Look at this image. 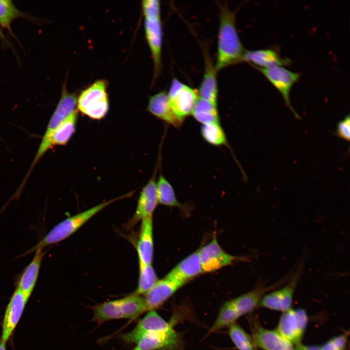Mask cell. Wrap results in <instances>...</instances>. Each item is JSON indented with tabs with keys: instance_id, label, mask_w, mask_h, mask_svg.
Wrapping results in <instances>:
<instances>
[{
	"instance_id": "obj_10",
	"label": "cell",
	"mask_w": 350,
	"mask_h": 350,
	"mask_svg": "<svg viewBox=\"0 0 350 350\" xmlns=\"http://www.w3.org/2000/svg\"><path fill=\"white\" fill-rule=\"evenodd\" d=\"M202 272H211L232 264L238 257L228 254L218 244L216 235L198 251Z\"/></svg>"
},
{
	"instance_id": "obj_36",
	"label": "cell",
	"mask_w": 350,
	"mask_h": 350,
	"mask_svg": "<svg viewBox=\"0 0 350 350\" xmlns=\"http://www.w3.org/2000/svg\"><path fill=\"white\" fill-rule=\"evenodd\" d=\"M295 350H321L320 347L317 346H307L300 343L296 345Z\"/></svg>"
},
{
	"instance_id": "obj_4",
	"label": "cell",
	"mask_w": 350,
	"mask_h": 350,
	"mask_svg": "<svg viewBox=\"0 0 350 350\" xmlns=\"http://www.w3.org/2000/svg\"><path fill=\"white\" fill-rule=\"evenodd\" d=\"M77 96L70 92L66 83L62 86L61 96L48 124L46 131L32 163L36 165L42 156L51 148L50 139L53 131L72 112L77 109Z\"/></svg>"
},
{
	"instance_id": "obj_13",
	"label": "cell",
	"mask_w": 350,
	"mask_h": 350,
	"mask_svg": "<svg viewBox=\"0 0 350 350\" xmlns=\"http://www.w3.org/2000/svg\"><path fill=\"white\" fill-rule=\"evenodd\" d=\"M156 175L152 176L140 193L135 212L130 221L131 225L152 216L158 203Z\"/></svg>"
},
{
	"instance_id": "obj_31",
	"label": "cell",
	"mask_w": 350,
	"mask_h": 350,
	"mask_svg": "<svg viewBox=\"0 0 350 350\" xmlns=\"http://www.w3.org/2000/svg\"><path fill=\"white\" fill-rule=\"evenodd\" d=\"M201 133L204 140L210 144L221 146L227 144L226 135L219 123L202 124Z\"/></svg>"
},
{
	"instance_id": "obj_6",
	"label": "cell",
	"mask_w": 350,
	"mask_h": 350,
	"mask_svg": "<svg viewBox=\"0 0 350 350\" xmlns=\"http://www.w3.org/2000/svg\"><path fill=\"white\" fill-rule=\"evenodd\" d=\"M131 343L136 344L133 350H179L182 346L180 337L174 329L143 332Z\"/></svg>"
},
{
	"instance_id": "obj_8",
	"label": "cell",
	"mask_w": 350,
	"mask_h": 350,
	"mask_svg": "<svg viewBox=\"0 0 350 350\" xmlns=\"http://www.w3.org/2000/svg\"><path fill=\"white\" fill-rule=\"evenodd\" d=\"M274 86L281 94L284 102L295 117L300 119V117L293 107L290 100V90L293 85L299 78L298 73L289 70L282 66H275L268 68L256 67Z\"/></svg>"
},
{
	"instance_id": "obj_1",
	"label": "cell",
	"mask_w": 350,
	"mask_h": 350,
	"mask_svg": "<svg viewBox=\"0 0 350 350\" xmlns=\"http://www.w3.org/2000/svg\"><path fill=\"white\" fill-rule=\"evenodd\" d=\"M217 55L215 68L218 70L243 61L245 52L239 38L235 17L227 5L220 7Z\"/></svg>"
},
{
	"instance_id": "obj_15",
	"label": "cell",
	"mask_w": 350,
	"mask_h": 350,
	"mask_svg": "<svg viewBox=\"0 0 350 350\" xmlns=\"http://www.w3.org/2000/svg\"><path fill=\"white\" fill-rule=\"evenodd\" d=\"M184 284L165 278L158 280L145 295L148 311L158 308Z\"/></svg>"
},
{
	"instance_id": "obj_33",
	"label": "cell",
	"mask_w": 350,
	"mask_h": 350,
	"mask_svg": "<svg viewBox=\"0 0 350 350\" xmlns=\"http://www.w3.org/2000/svg\"><path fill=\"white\" fill-rule=\"evenodd\" d=\"M141 7L144 17L160 18V6L159 0H142Z\"/></svg>"
},
{
	"instance_id": "obj_3",
	"label": "cell",
	"mask_w": 350,
	"mask_h": 350,
	"mask_svg": "<svg viewBox=\"0 0 350 350\" xmlns=\"http://www.w3.org/2000/svg\"><path fill=\"white\" fill-rule=\"evenodd\" d=\"M107 89V82L100 79L82 90L77 98L78 112L95 120L105 118L109 108Z\"/></svg>"
},
{
	"instance_id": "obj_35",
	"label": "cell",
	"mask_w": 350,
	"mask_h": 350,
	"mask_svg": "<svg viewBox=\"0 0 350 350\" xmlns=\"http://www.w3.org/2000/svg\"><path fill=\"white\" fill-rule=\"evenodd\" d=\"M346 334H342L331 339L325 343L321 350H344L347 343Z\"/></svg>"
},
{
	"instance_id": "obj_25",
	"label": "cell",
	"mask_w": 350,
	"mask_h": 350,
	"mask_svg": "<svg viewBox=\"0 0 350 350\" xmlns=\"http://www.w3.org/2000/svg\"><path fill=\"white\" fill-rule=\"evenodd\" d=\"M78 113L77 109L74 110L53 131L50 139L51 148L65 145L68 142L75 133Z\"/></svg>"
},
{
	"instance_id": "obj_7",
	"label": "cell",
	"mask_w": 350,
	"mask_h": 350,
	"mask_svg": "<svg viewBox=\"0 0 350 350\" xmlns=\"http://www.w3.org/2000/svg\"><path fill=\"white\" fill-rule=\"evenodd\" d=\"M302 270L303 264H299L290 277L288 283L282 288L264 295L260 305L271 310L283 312L291 309L294 293Z\"/></svg>"
},
{
	"instance_id": "obj_16",
	"label": "cell",
	"mask_w": 350,
	"mask_h": 350,
	"mask_svg": "<svg viewBox=\"0 0 350 350\" xmlns=\"http://www.w3.org/2000/svg\"><path fill=\"white\" fill-rule=\"evenodd\" d=\"M147 109L149 112L156 117L175 127L178 128L183 122L172 111L167 92L165 91L150 96Z\"/></svg>"
},
{
	"instance_id": "obj_17",
	"label": "cell",
	"mask_w": 350,
	"mask_h": 350,
	"mask_svg": "<svg viewBox=\"0 0 350 350\" xmlns=\"http://www.w3.org/2000/svg\"><path fill=\"white\" fill-rule=\"evenodd\" d=\"M217 70L210 55L205 54V70L202 81L197 91L199 97L217 106L218 87Z\"/></svg>"
},
{
	"instance_id": "obj_37",
	"label": "cell",
	"mask_w": 350,
	"mask_h": 350,
	"mask_svg": "<svg viewBox=\"0 0 350 350\" xmlns=\"http://www.w3.org/2000/svg\"><path fill=\"white\" fill-rule=\"evenodd\" d=\"M0 38L1 40V41L3 42H4V44H7L8 45L9 44L5 35L3 34V33L2 30L0 29Z\"/></svg>"
},
{
	"instance_id": "obj_9",
	"label": "cell",
	"mask_w": 350,
	"mask_h": 350,
	"mask_svg": "<svg viewBox=\"0 0 350 350\" xmlns=\"http://www.w3.org/2000/svg\"><path fill=\"white\" fill-rule=\"evenodd\" d=\"M307 322V315L304 310L291 309L283 312L276 331L292 344L297 345L302 338Z\"/></svg>"
},
{
	"instance_id": "obj_26",
	"label": "cell",
	"mask_w": 350,
	"mask_h": 350,
	"mask_svg": "<svg viewBox=\"0 0 350 350\" xmlns=\"http://www.w3.org/2000/svg\"><path fill=\"white\" fill-rule=\"evenodd\" d=\"M192 114L202 124L219 123L217 106L200 97L194 106Z\"/></svg>"
},
{
	"instance_id": "obj_27",
	"label": "cell",
	"mask_w": 350,
	"mask_h": 350,
	"mask_svg": "<svg viewBox=\"0 0 350 350\" xmlns=\"http://www.w3.org/2000/svg\"><path fill=\"white\" fill-rule=\"evenodd\" d=\"M230 300L226 302L221 307L217 318L209 330L208 335L217 332L236 323L240 317Z\"/></svg>"
},
{
	"instance_id": "obj_12",
	"label": "cell",
	"mask_w": 350,
	"mask_h": 350,
	"mask_svg": "<svg viewBox=\"0 0 350 350\" xmlns=\"http://www.w3.org/2000/svg\"><path fill=\"white\" fill-rule=\"evenodd\" d=\"M144 32L154 66V77L159 74L161 68L163 31L160 18L144 17Z\"/></svg>"
},
{
	"instance_id": "obj_11",
	"label": "cell",
	"mask_w": 350,
	"mask_h": 350,
	"mask_svg": "<svg viewBox=\"0 0 350 350\" xmlns=\"http://www.w3.org/2000/svg\"><path fill=\"white\" fill-rule=\"evenodd\" d=\"M29 298L18 289H16L4 313L0 342L6 344L12 334L20 320Z\"/></svg>"
},
{
	"instance_id": "obj_32",
	"label": "cell",
	"mask_w": 350,
	"mask_h": 350,
	"mask_svg": "<svg viewBox=\"0 0 350 350\" xmlns=\"http://www.w3.org/2000/svg\"><path fill=\"white\" fill-rule=\"evenodd\" d=\"M228 334L238 350H255V345L250 336L236 323L228 327Z\"/></svg>"
},
{
	"instance_id": "obj_29",
	"label": "cell",
	"mask_w": 350,
	"mask_h": 350,
	"mask_svg": "<svg viewBox=\"0 0 350 350\" xmlns=\"http://www.w3.org/2000/svg\"><path fill=\"white\" fill-rule=\"evenodd\" d=\"M139 278L136 290L133 294L145 295L158 280L156 272L151 264L139 261Z\"/></svg>"
},
{
	"instance_id": "obj_22",
	"label": "cell",
	"mask_w": 350,
	"mask_h": 350,
	"mask_svg": "<svg viewBox=\"0 0 350 350\" xmlns=\"http://www.w3.org/2000/svg\"><path fill=\"white\" fill-rule=\"evenodd\" d=\"M152 216L141 220L137 251L139 261L151 264L153 258L154 243Z\"/></svg>"
},
{
	"instance_id": "obj_19",
	"label": "cell",
	"mask_w": 350,
	"mask_h": 350,
	"mask_svg": "<svg viewBox=\"0 0 350 350\" xmlns=\"http://www.w3.org/2000/svg\"><path fill=\"white\" fill-rule=\"evenodd\" d=\"M201 273L202 270L197 251L180 262L164 278L185 284Z\"/></svg>"
},
{
	"instance_id": "obj_28",
	"label": "cell",
	"mask_w": 350,
	"mask_h": 350,
	"mask_svg": "<svg viewBox=\"0 0 350 350\" xmlns=\"http://www.w3.org/2000/svg\"><path fill=\"white\" fill-rule=\"evenodd\" d=\"M20 18L32 19V17L20 11L10 0H0V27L12 34L11 24Z\"/></svg>"
},
{
	"instance_id": "obj_30",
	"label": "cell",
	"mask_w": 350,
	"mask_h": 350,
	"mask_svg": "<svg viewBox=\"0 0 350 350\" xmlns=\"http://www.w3.org/2000/svg\"><path fill=\"white\" fill-rule=\"evenodd\" d=\"M157 195L158 203L170 206L181 207L178 201L174 190L164 175H160L157 182Z\"/></svg>"
},
{
	"instance_id": "obj_5",
	"label": "cell",
	"mask_w": 350,
	"mask_h": 350,
	"mask_svg": "<svg viewBox=\"0 0 350 350\" xmlns=\"http://www.w3.org/2000/svg\"><path fill=\"white\" fill-rule=\"evenodd\" d=\"M167 94L172 111L182 122L192 114L199 98L196 90L175 78L173 79Z\"/></svg>"
},
{
	"instance_id": "obj_18",
	"label": "cell",
	"mask_w": 350,
	"mask_h": 350,
	"mask_svg": "<svg viewBox=\"0 0 350 350\" xmlns=\"http://www.w3.org/2000/svg\"><path fill=\"white\" fill-rule=\"evenodd\" d=\"M31 262L24 268L18 281L17 288L28 298H30L36 283L42 259L45 253L41 249L35 251Z\"/></svg>"
},
{
	"instance_id": "obj_2",
	"label": "cell",
	"mask_w": 350,
	"mask_h": 350,
	"mask_svg": "<svg viewBox=\"0 0 350 350\" xmlns=\"http://www.w3.org/2000/svg\"><path fill=\"white\" fill-rule=\"evenodd\" d=\"M134 192L102 202L87 210L70 216L55 225L38 243L22 255L35 252L37 249H43L53 244L67 239L83 225L105 207L120 199L129 197Z\"/></svg>"
},
{
	"instance_id": "obj_38",
	"label": "cell",
	"mask_w": 350,
	"mask_h": 350,
	"mask_svg": "<svg viewBox=\"0 0 350 350\" xmlns=\"http://www.w3.org/2000/svg\"><path fill=\"white\" fill-rule=\"evenodd\" d=\"M0 350H6L5 344L2 343L0 342Z\"/></svg>"
},
{
	"instance_id": "obj_14",
	"label": "cell",
	"mask_w": 350,
	"mask_h": 350,
	"mask_svg": "<svg viewBox=\"0 0 350 350\" xmlns=\"http://www.w3.org/2000/svg\"><path fill=\"white\" fill-rule=\"evenodd\" d=\"M173 329V323L167 322L155 310L148 311L137 326L131 332L121 336L126 343H131L137 335L149 332H165Z\"/></svg>"
},
{
	"instance_id": "obj_34",
	"label": "cell",
	"mask_w": 350,
	"mask_h": 350,
	"mask_svg": "<svg viewBox=\"0 0 350 350\" xmlns=\"http://www.w3.org/2000/svg\"><path fill=\"white\" fill-rule=\"evenodd\" d=\"M335 135L347 141L350 139V117L348 115L340 121L336 125Z\"/></svg>"
},
{
	"instance_id": "obj_20",
	"label": "cell",
	"mask_w": 350,
	"mask_h": 350,
	"mask_svg": "<svg viewBox=\"0 0 350 350\" xmlns=\"http://www.w3.org/2000/svg\"><path fill=\"white\" fill-rule=\"evenodd\" d=\"M284 278L278 283L270 286L260 284L253 290L230 300L233 306L240 316L252 312L260 304V301L267 291L280 285L286 280Z\"/></svg>"
},
{
	"instance_id": "obj_21",
	"label": "cell",
	"mask_w": 350,
	"mask_h": 350,
	"mask_svg": "<svg viewBox=\"0 0 350 350\" xmlns=\"http://www.w3.org/2000/svg\"><path fill=\"white\" fill-rule=\"evenodd\" d=\"M252 339L255 346L264 350H295L293 345L277 331L258 327L254 332Z\"/></svg>"
},
{
	"instance_id": "obj_24",
	"label": "cell",
	"mask_w": 350,
	"mask_h": 350,
	"mask_svg": "<svg viewBox=\"0 0 350 350\" xmlns=\"http://www.w3.org/2000/svg\"><path fill=\"white\" fill-rule=\"evenodd\" d=\"M243 61L262 68L282 66L289 63L288 59H283L276 52L269 49L245 51Z\"/></svg>"
},
{
	"instance_id": "obj_23",
	"label": "cell",
	"mask_w": 350,
	"mask_h": 350,
	"mask_svg": "<svg viewBox=\"0 0 350 350\" xmlns=\"http://www.w3.org/2000/svg\"><path fill=\"white\" fill-rule=\"evenodd\" d=\"M92 320L97 323L121 318H127L123 298L100 303L92 307Z\"/></svg>"
}]
</instances>
